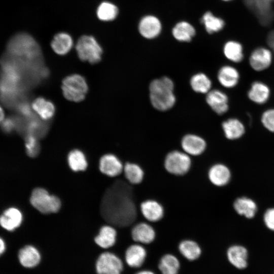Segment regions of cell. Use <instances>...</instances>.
<instances>
[{"label":"cell","mask_w":274,"mask_h":274,"mask_svg":"<svg viewBox=\"0 0 274 274\" xmlns=\"http://www.w3.org/2000/svg\"><path fill=\"white\" fill-rule=\"evenodd\" d=\"M100 212L104 220L113 225H130L136 218V210L129 186L121 180L111 185L103 195Z\"/></svg>","instance_id":"1"},{"label":"cell","mask_w":274,"mask_h":274,"mask_svg":"<svg viewBox=\"0 0 274 274\" xmlns=\"http://www.w3.org/2000/svg\"><path fill=\"white\" fill-rule=\"evenodd\" d=\"M18 64H37L42 54L34 39L25 33H19L9 41L5 54Z\"/></svg>","instance_id":"2"},{"label":"cell","mask_w":274,"mask_h":274,"mask_svg":"<svg viewBox=\"0 0 274 274\" xmlns=\"http://www.w3.org/2000/svg\"><path fill=\"white\" fill-rule=\"evenodd\" d=\"M174 84L167 77L152 80L149 85V97L152 106L160 111H167L175 105L176 98Z\"/></svg>","instance_id":"3"},{"label":"cell","mask_w":274,"mask_h":274,"mask_svg":"<svg viewBox=\"0 0 274 274\" xmlns=\"http://www.w3.org/2000/svg\"><path fill=\"white\" fill-rule=\"evenodd\" d=\"M163 166L165 170L172 175L184 176L191 169V156L183 151L173 150L165 156Z\"/></svg>","instance_id":"4"},{"label":"cell","mask_w":274,"mask_h":274,"mask_svg":"<svg viewBox=\"0 0 274 274\" xmlns=\"http://www.w3.org/2000/svg\"><path fill=\"white\" fill-rule=\"evenodd\" d=\"M30 201L35 208L43 214L56 213L61 207L60 199L42 188H37L32 191Z\"/></svg>","instance_id":"5"},{"label":"cell","mask_w":274,"mask_h":274,"mask_svg":"<svg viewBox=\"0 0 274 274\" xmlns=\"http://www.w3.org/2000/svg\"><path fill=\"white\" fill-rule=\"evenodd\" d=\"M62 90L64 96L67 99L78 102L85 98L88 91V86L82 76L74 74L64 79Z\"/></svg>","instance_id":"6"},{"label":"cell","mask_w":274,"mask_h":274,"mask_svg":"<svg viewBox=\"0 0 274 274\" xmlns=\"http://www.w3.org/2000/svg\"><path fill=\"white\" fill-rule=\"evenodd\" d=\"M76 50L79 58L90 63L99 62L102 53V48L92 36H83L76 45Z\"/></svg>","instance_id":"7"},{"label":"cell","mask_w":274,"mask_h":274,"mask_svg":"<svg viewBox=\"0 0 274 274\" xmlns=\"http://www.w3.org/2000/svg\"><path fill=\"white\" fill-rule=\"evenodd\" d=\"M123 262L115 254L110 252L101 254L96 262L97 274H121Z\"/></svg>","instance_id":"8"},{"label":"cell","mask_w":274,"mask_h":274,"mask_svg":"<svg viewBox=\"0 0 274 274\" xmlns=\"http://www.w3.org/2000/svg\"><path fill=\"white\" fill-rule=\"evenodd\" d=\"M272 61V51L264 47H259L254 49L249 57V65L256 72L267 70L271 65Z\"/></svg>","instance_id":"9"},{"label":"cell","mask_w":274,"mask_h":274,"mask_svg":"<svg viewBox=\"0 0 274 274\" xmlns=\"http://www.w3.org/2000/svg\"><path fill=\"white\" fill-rule=\"evenodd\" d=\"M247 97L251 102L258 105L265 104L271 96L269 86L261 81H254L248 89Z\"/></svg>","instance_id":"10"},{"label":"cell","mask_w":274,"mask_h":274,"mask_svg":"<svg viewBox=\"0 0 274 274\" xmlns=\"http://www.w3.org/2000/svg\"><path fill=\"white\" fill-rule=\"evenodd\" d=\"M206 102L212 110L217 114L222 115L229 110V98L223 91L211 89L206 94Z\"/></svg>","instance_id":"11"},{"label":"cell","mask_w":274,"mask_h":274,"mask_svg":"<svg viewBox=\"0 0 274 274\" xmlns=\"http://www.w3.org/2000/svg\"><path fill=\"white\" fill-rule=\"evenodd\" d=\"M181 145L182 151L190 156H198L201 155L207 148V143L201 136L187 134L182 139Z\"/></svg>","instance_id":"12"},{"label":"cell","mask_w":274,"mask_h":274,"mask_svg":"<svg viewBox=\"0 0 274 274\" xmlns=\"http://www.w3.org/2000/svg\"><path fill=\"white\" fill-rule=\"evenodd\" d=\"M140 211L143 217L149 222L160 221L164 215V209L159 201L153 199L143 201L140 204Z\"/></svg>","instance_id":"13"},{"label":"cell","mask_w":274,"mask_h":274,"mask_svg":"<svg viewBox=\"0 0 274 274\" xmlns=\"http://www.w3.org/2000/svg\"><path fill=\"white\" fill-rule=\"evenodd\" d=\"M231 174L225 164L218 163L212 165L208 172L209 180L216 187H223L229 183Z\"/></svg>","instance_id":"14"},{"label":"cell","mask_w":274,"mask_h":274,"mask_svg":"<svg viewBox=\"0 0 274 274\" xmlns=\"http://www.w3.org/2000/svg\"><path fill=\"white\" fill-rule=\"evenodd\" d=\"M241 78L238 70L234 66L224 65L221 66L217 74L218 82L223 87L232 89L239 83Z\"/></svg>","instance_id":"15"},{"label":"cell","mask_w":274,"mask_h":274,"mask_svg":"<svg viewBox=\"0 0 274 274\" xmlns=\"http://www.w3.org/2000/svg\"><path fill=\"white\" fill-rule=\"evenodd\" d=\"M131 236L135 242L149 244L155 240L156 232L150 224L142 222L135 224L131 230Z\"/></svg>","instance_id":"16"},{"label":"cell","mask_w":274,"mask_h":274,"mask_svg":"<svg viewBox=\"0 0 274 274\" xmlns=\"http://www.w3.org/2000/svg\"><path fill=\"white\" fill-rule=\"evenodd\" d=\"M99 166L102 173L112 177L121 174L124 168L119 158L111 154H106L101 157Z\"/></svg>","instance_id":"17"},{"label":"cell","mask_w":274,"mask_h":274,"mask_svg":"<svg viewBox=\"0 0 274 274\" xmlns=\"http://www.w3.org/2000/svg\"><path fill=\"white\" fill-rule=\"evenodd\" d=\"M222 128L225 138L231 141L241 139L246 132L245 124L237 118H230L224 121Z\"/></svg>","instance_id":"18"},{"label":"cell","mask_w":274,"mask_h":274,"mask_svg":"<svg viewBox=\"0 0 274 274\" xmlns=\"http://www.w3.org/2000/svg\"><path fill=\"white\" fill-rule=\"evenodd\" d=\"M22 220V214L19 210L10 208L0 216V225L8 231H13L20 225Z\"/></svg>","instance_id":"19"},{"label":"cell","mask_w":274,"mask_h":274,"mask_svg":"<svg viewBox=\"0 0 274 274\" xmlns=\"http://www.w3.org/2000/svg\"><path fill=\"white\" fill-rule=\"evenodd\" d=\"M161 23L158 18L153 16H147L140 21L139 29L141 35L147 39L157 37L161 31Z\"/></svg>","instance_id":"20"},{"label":"cell","mask_w":274,"mask_h":274,"mask_svg":"<svg viewBox=\"0 0 274 274\" xmlns=\"http://www.w3.org/2000/svg\"><path fill=\"white\" fill-rule=\"evenodd\" d=\"M146 255V250L143 246L140 244L132 245L125 252V261L129 266L139 267L143 264Z\"/></svg>","instance_id":"21"},{"label":"cell","mask_w":274,"mask_h":274,"mask_svg":"<svg viewBox=\"0 0 274 274\" xmlns=\"http://www.w3.org/2000/svg\"><path fill=\"white\" fill-rule=\"evenodd\" d=\"M18 258L22 266L27 268H32L40 263L41 254L36 247L27 245L19 251Z\"/></svg>","instance_id":"22"},{"label":"cell","mask_w":274,"mask_h":274,"mask_svg":"<svg viewBox=\"0 0 274 274\" xmlns=\"http://www.w3.org/2000/svg\"><path fill=\"white\" fill-rule=\"evenodd\" d=\"M233 208L238 214L248 219L253 218L257 211L255 202L247 197L236 198L233 202Z\"/></svg>","instance_id":"23"},{"label":"cell","mask_w":274,"mask_h":274,"mask_svg":"<svg viewBox=\"0 0 274 274\" xmlns=\"http://www.w3.org/2000/svg\"><path fill=\"white\" fill-rule=\"evenodd\" d=\"M227 256L229 261L235 267L243 269L247 266L248 252L245 247L232 246L227 250Z\"/></svg>","instance_id":"24"},{"label":"cell","mask_w":274,"mask_h":274,"mask_svg":"<svg viewBox=\"0 0 274 274\" xmlns=\"http://www.w3.org/2000/svg\"><path fill=\"white\" fill-rule=\"evenodd\" d=\"M117 232L113 227L110 225L102 226L99 233L95 237V243L104 249L113 246L116 241Z\"/></svg>","instance_id":"25"},{"label":"cell","mask_w":274,"mask_h":274,"mask_svg":"<svg viewBox=\"0 0 274 274\" xmlns=\"http://www.w3.org/2000/svg\"><path fill=\"white\" fill-rule=\"evenodd\" d=\"M223 53L228 60L235 63L242 62L244 58L243 45L235 41H229L225 44Z\"/></svg>","instance_id":"26"},{"label":"cell","mask_w":274,"mask_h":274,"mask_svg":"<svg viewBox=\"0 0 274 274\" xmlns=\"http://www.w3.org/2000/svg\"><path fill=\"white\" fill-rule=\"evenodd\" d=\"M73 45L72 37L67 33L61 32L56 35L51 46L53 51L59 55H64L71 49Z\"/></svg>","instance_id":"27"},{"label":"cell","mask_w":274,"mask_h":274,"mask_svg":"<svg viewBox=\"0 0 274 274\" xmlns=\"http://www.w3.org/2000/svg\"><path fill=\"white\" fill-rule=\"evenodd\" d=\"M32 108L43 120H49L54 115L55 107L50 101L43 97L36 98L32 104Z\"/></svg>","instance_id":"28"},{"label":"cell","mask_w":274,"mask_h":274,"mask_svg":"<svg viewBox=\"0 0 274 274\" xmlns=\"http://www.w3.org/2000/svg\"><path fill=\"white\" fill-rule=\"evenodd\" d=\"M123 172L126 179L131 184H139L144 179L145 173L143 169L135 163H126L124 166Z\"/></svg>","instance_id":"29"},{"label":"cell","mask_w":274,"mask_h":274,"mask_svg":"<svg viewBox=\"0 0 274 274\" xmlns=\"http://www.w3.org/2000/svg\"><path fill=\"white\" fill-rule=\"evenodd\" d=\"M180 253L189 260L197 259L201 255V250L199 245L191 239H185L179 244Z\"/></svg>","instance_id":"30"},{"label":"cell","mask_w":274,"mask_h":274,"mask_svg":"<svg viewBox=\"0 0 274 274\" xmlns=\"http://www.w3.org/2000/svg\"><path fill=\"white\" fill-rule=\"evenodd\" d=\"M190 84L192 89L197 93L207 94L211 90V80L202 73L194 75L190 79Z\"/></svg>","instance_id":"31"},{"label":"cell","mask_w":274,"mask_h":274,"mask_svg":"<svg viewBox=\"0 0 274 274\" xmlns=\"http://www.w3.org/2000/svg\"><path fill=\"white\" fill-rule=\"evenodd\" d=\"M195 33L194 27L185 21L177 23L173 29V35L175 38L181 42L190 41Z\"/></svg>","instance_id":"32"},{"label":"cell","mask_w":274,"mask_h":274,"mask_svg":"<svg viewBox=\"0 0 274 274\" xmlns=\"http://www.w3.org/2000/svg\"><path fill=\"white\" fill-rule=\"evenodd\" d=\"M70 167L75 172L85 170L87 167V161L84 154L79 150L71 151L67 156Z\"/></svg>","instance_id":"33"},{"label":"cell","mask_w":274,"mask_h":274,"mask_svg":"<svg viewBox=\"0 0 274 274\" xmlns=\"http://www.w3.org/2000/svg\"><path fill=\"white\" fill-rule=\"evenodd\" d=\"M158 267L162 274H177L180 268V262L176 256L168 254L161 258Z\"/></svg>","instance_id":"34"},{"label":"cell","mask_w":274,"mask_h":274,"mask_svg":"<svg viewBox=\"0 0 274 274\" xmlns=\"http://www.w3.org/2000/svg\"><path fill=\"white\" fill-rule=\"evenodd\" d=\"M201 22L204 24L206 30L209 33L221 30L225 24L222 19L214 16L210 12L204 14Z\"/></svg>","instance_id":"35"},{"label":"cell","mask_w":274,"mask_h":274,"mask_svg":"<svg viewBox=\"0 0 274 274\" xmlns=\"http://www.w3.org/2000/svg\"><path fill=\"white\" fill-rule=\"evenodd\" d=\"M118 13L117 7L109 2H103L97 9V16L102 21H111L115 19Z\"/></svg>","instance_id":"36"},{"label":"cell","mask_w":274,"mask_h":274,"mask_svg":"<svg viewBox=\"0 0 274 274\" xmlns=\"http://www.w3.org/2000/svg\"><path fill=\"white\" fill-rule=\"evenodd\" d=\"M38 139L35 136L27 134L25 138V144L27 154L31 157L37 156L40 151Z\"/></svg>","instance_id":"37"},{"label":"cell","mask_w":274,"mask_h":274,"mask_svg":"<svg viewBox=\"0 0 274 274\" xmlns=\"http://www.w3.org/2000/svg\"><path fill=\"white\" fill-rule=\"evenodd\" d=\"M260 122L266 130L274 133V108L267 109L262 113Z\"/></svg>","instance_id":"38"},{"label":"cell","mask_w":274,"mask_h":274,"mask_svg":"<svg viewBox=\"0 0 274 274\" xmlns=\"http://www.w3.org/2000/svg\"><path fill=\"white\" fill-rule=\"evenodd\" d=\"M263 221L266 226L274 231V208H269L265 211Z\"/></svg>","instance_id":"39"},{"label":"cell","mask_w":274,"mask_h":274,"mask_svg":"<svg viewBox=\"0 0 274 274\" xmlns=\"http://www.w3.org/2000/svg\"><path fill=\"white\" fill-rule=\"evenodd\" d=\"M16 121L12 118H8L4 120L2 122V129L6 132H10L12 131L16 126Z\"/></svg>","instance_id":"40"},{"label":"cell","mask_w":274,"mask_h":274,"mask_svg":"<svg viewBox=\"0 0 274 274\" xmlns=\"http://www.w3.org/2000/svg\"><path fill=\"white\" fill-rule=\"evenodd\" d=\"M6 244L3 238L0 237V256L5 251Z\"/></svg>","instance_id":"41"},{"label":"cell","mask_w":274,"mask_h":274,"mask_svg":"<svg viewBox=\"0 0 274 274\" xmlns=\"http://www.w3.org/2000/svg\"><path fill=\"white\" fill-rule=\"evenodd\" d=\"M4 117H5V115H4V111L3 109L2 108V107L0 106V124H1L2 122L4 121Z\"/></svg>","instance_id":"42"},{"label":"cell","mask_w":274,"mask_h":274,"mask_svg":"<svg viewBox=\"0 0 274 274\" xmlns=\"http://www.w3.org/2000/svg\"><path fill=\"white\" fill-rule=\"evenodd\" d=\"M136 274H155L153 272L150 270H142L138 272Z\"/></svg>","instance_id":"43"},{"label":"cell","mask_w":274,"mask_h":274,"mask_svg":"<svg viewBox=\"0 0 274 274\" xmlns=\"http://www.w3.org/2000/svg\"><path fill=\"white\" fill-rule=\"evenodd\" d=\"M224 1H231V0H223Z\"/></svg>","instance_id":"44"}]
</instances>
